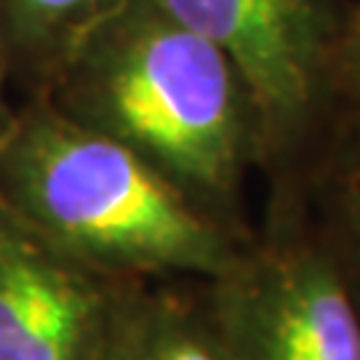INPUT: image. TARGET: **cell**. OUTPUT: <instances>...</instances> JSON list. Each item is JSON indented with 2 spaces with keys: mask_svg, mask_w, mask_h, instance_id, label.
<instances>
[{
  "mask_svg": "<svg viewBox=\"0 0 360 360\" xmlns=\"http://www.w3.org/2000/svg\"><path fill=\"white\" fill-rule=\"evenodd\" d=\"M32 96L129 147L195 203L243 227L245 176L267 166L254 94L214 43L153 0H129Z\"/></svg>",
  "mask_w": 360,
  "mask_h": 360,
  "instance_id": "6da1fadb",
  "label": "cell"
},
{
  "mask_svg": "<svg viewBox=\"0 0 360 360\" xmlns=\"http://www.w3.org/2000/svg\"><path fill=\"white\" fill-rule=\"evenodd\" d=\"M0 200L72 257L136 283H211L251 243L243 227L43 96L16 104L0 136Z\"/></svg>",
  "mask_w": 360,
  "mask_h": 360,
  "instance_id": "7a4b0ae2",
  "label": "cell"
},
{
  "mask_svg": "<svg viewBox=\"0 0 360 360\" xmlns=\"http://www.w3.org/2000/svg\"><path fill=\"white\" fill-rule=\"evenodd\" d=\"M208 304L238 360H360V307L312 227L281 219L251 238Z\"/></svg>",
  "mask_w": 360,
  "mask_h": 360,
  "instance_id": "3957f363",
  "label": "cell"
},
{
  "mask_svg": "<svg viewBox=\"0 0 360 360\" xmlns=\"http://www.w3.org/2000/svg\"><path fill=\"white\" fill-rule=\"evenodd\" d=\"M240 70L267 166L294 160L328 117V62L345 0H153Z\"/></svg>",
  "mask_w": 360,
  "mask_h": 360,
  "instance_id": "277c9868",
  "label": "cell"
},
{
  "mask_svg": "<svg viewBox=\"0 0 360 360\" xmlns=\"http://www.w3.org/2000/svg\"><path fill=\"white\" fill-rule=\"evenodd\" d=\"M142 285L72 257L0 200V360H110Z\"/></svg>",
  "mask_w": 360,
  "mask_h": 360,
  "instance_id": "5b68a950",
  "label": "cell"
},
{
  "mask_svg": "<svg viewBox=\"0 0 360 360\" xmlns=\"http://www.w3.org/2000/svg\"><path fill=\"white\" fill-rule=\"evenodd\" d=\"M110 360H238L208 304L206 283H144Z\"/></svg>",
  "mask_w": 360,
  "mask_h": 360,
  "instance_id": "8992f818",
  "label": "cell"
},
{
  "mask_svg": "<svg viewBox=\"0 0 360 360\" xmlns=\"http://www.w3.org/2000/svg\"><path fill=\"white\" fill-rule=\"evenodd\" d=\"M129 0H0V43L11 86L40 94L75 49Z\"/></svg>",
  "mask_w": 360,
  "mask_h": 360,
  "instance_id": "52a82bcc",
  "label": "cell"
},
{
  "mask_svg": "<svg viewBox=\"0 0 360 360\" xmlns=\"http://www.w3.org/2000/svg\"><path fill=\"white\" fill-rule=\"evenodd\" d=\"M339 126L321 176V217L312 230L360 307V126Z\"/></svg>",
  "mask_w": 360,
  "mask_h": 360,
  "instance_id": "ba28073f",
  "label": "cell"
},
{
  "mask_svg": "<svg viewBox=\"0 0 360 360\" xmlns=\"http://www.w3.org/2000/svg\"><path fill=\"white\" fill-rule=\"evenodd\" d=\"M328 117L360 126V0L347 3L328 62Z\"/></svg>",
  "mask_w": 360,
  "mask_h": 360,
  "instance_id": "9c48e42d",
  "label": "cell"
},
{
  "mask_svg": "<svg viewBox=\"0 0 360 360\" xmlns=\"http://www.w3.org/2000/svg\"><path fill=\"white\" fill-rule=\"evenodd\" d=\"M11 77H8V65H6V53H3V43H0V136L8 129L13 117L16 104L11 102Z\"/></svg>",
  "mask_w": 360,
  "mask_h": 360,
  "instance_id": "30bf717a",
  "label": "cell"
}]
</instances>
